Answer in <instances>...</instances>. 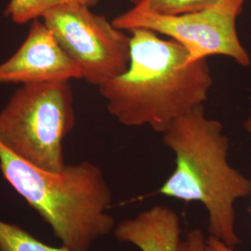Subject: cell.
<instances>
[{"label":"cell","mask_w":251,"mask_h":251,"mask_svg":"<svg viewBox=\"0 0 251 251\" xmlns=\"http://www.w3.org/2000/svg\"><path fill=\"white\" fill-rule=\"evenodd\" d=\"M125 72L99 86L112 117L126 126H149L156 132L202 106L213 79L206 60L187 63L184 48L144 28L127 32Z\"/></svg>","instance_id":"cell-1"},{"label":"cell","mask_w":251,"mask_h":251,"mask_svg":"<svg viewBox=\"0 0 251 251\" xmlns=\"http://www.w3.org/2000/svg\"><path fill=\"white\" fill-rule=\"evenodd\" d=\"M220 121L208 118L204 105L177 118L162 133L175 153L176 167L159 193L200 202L208 215V233L225 245L241 244L235 230V202L251 195V179L228 162L229 139Z\"/></svg>","instance_id":"cell-2"},{"label":"cell","mask_w":251,"mask_h":251,"mask_svg":"<svg viewBox=\"0 0 251 251\" xmlns=\"http://www.w3.org/2000/svg\"><path fill=\"white\" fill-rule=\"evenodd\" d=\"M0 171L15 192L41 216L70 251H90L116 228L107 213L112 192L98 166L89 161L46 171L0 143Z\"/></svg>","instance_id":"cell-3"},{"label":"cell","mask_w":251,"mask_h":251,"mask_svg":"<svg viewBox=\"0 0 251 251\" xmlns=\"http://www.w3.org/2000/svg\"><path fill=\"white\" fill-rule=\"evenodd\" d=\"M75 120L69 82L25 85L0 111V143L34 166L59 172L66 166L63 140Z\"/></svg>","instance_id":"cell-4"},{"label":"cell","mask_w":251,"mask_h":251,"mask_svg":"<svg viewBox=\"0 0 251 251\" xmlns=\"http://www.w3.org/2000/svg\"><path fill=\"white\" fill-rule=\"evenodd\" d=\"M245 0H224L198 11L166 15L132 7L112 21L115 26L128 32L136 28L151 30L169 36L184 48L187 63L225 56L247 67L251 57L241 44L236 30V19Z\"/></svg>","instance_id":"cell-5"},{"label":"cell","mask_w":251,"mask_h":251,"mask_svg":"<svg viewBox=\"0 0 251 251\" xmlns=\"http://www.w3.org/2000/svg\"><path fill=\"white\" fill-rule=\"evenodd\" d=\"M90 8L79 2L66 3L49 10L42 21L79 69L82 79L99 87L125 72L130 37Z\"/></svg>","instance_id":"cell-6"},{"label":"cell","mask_w":251,"mask_h":251,"mask_svg":"<svg viewBox=\"0 0 251 251\" xmlns=\"http://www.w3.org/2000/svg\"><path fill=\"white\" fill-rule=\"evenodd\" d=\"M82 79L80 71L63 51L43 21L30 25L16 52L0 63V86H22Z\"/></svg>","instance_id":"cell-7"},{"label":"cell","mask_w":251,"mask_h":251,"mask_svg":"<svg viewBox=\"0 0 251 251\" xmlns=\"http://www.w3.org/2000/svg\"><path fill=\"white\" fill-rule=\"evenodd\" d=\"M114 233L118 241L130 243L141 251H179L181 241L179 216L163 205L121 221Z\"/></svg>","instance_id":"cell-8"},{"label":"cell","mask_w":251,"mask_h":251,"mask_svg":"<svg viewBox=\"0 0 251 251\" xmlns=\"http://www.w3.org/2000/svg\"><path fill=\"white\" fill-rule=\"evenodd\" d=\"M71 2H79L94 7L100 0H9L4 13L13 23L25 25L42 19L50 9Z\"/></svg>","instance_id":"cell-9"},{"label":"cell","mask_w":251,"mask_h":251,"mask_svg":"<svg viewBox=\"0 0 251 251\" xmlns=\"http://www.w3.org/2000/svg\"><path fill=\"white\" fill-rule=\"evenodd\" d=\"M0 251H70L41 242L25 229L0 220Z\"/></svg>","instance_id":"cell-10"},{"label":"cell","mask_w":251,"mask_h":251,"mask_svg":"<svg viewBox=\"0 0 251 251\" xmlns=\"http://www.w3.org/2000/svg\"><path fill=\"white\" fill-rule=\"evenodd\" d=\"M224 0H130L132 7L166 15H178L209 8Z\"/></svg>","instance_id":"cell-11"},{"label":"cell","mask_w":251,"mask_h":251,"mask_svg":"<svg viewBox=\"0 0 251 251\" xmlns=\"http://www.w3.org/2000/svg\"><path fill=\"white\" fill-rule=\"evenodd\" d=\"M206 239L203 232L195 228L189 231L186 237L180 241L179 251H206Z\"/></svg>","instance_id":"cell-12"},{"label":"cell","mask_w":251,"mask_h":251,"mask_svg":"<svg viewBox=\"0 0 251 251\" xmlns=\"http://www.w3.org/2000/svg\"><path fill=\"white\" fill-rule=\"evenodd\" d=\"M206 251H237L212 235H209L206 239Z\"/></svg>","instance_id":"cell-13"},{"label":"cell","mask_w":251,"mask_h":251,"mask_svg":"<svg viewBox=\"0 0 251 251\" xmlns=\"http://www.w3.org/2000/svg\"><path fill=\"white\" fill-rule=\"evenodd\" d=\"M244 127L246 129V131L250 134L251 137V115L247 118V120L244 122ZM250 212L251 213V206L250 208Z\"/></svg>","instance_id":"cell-14"}]
</instances>
